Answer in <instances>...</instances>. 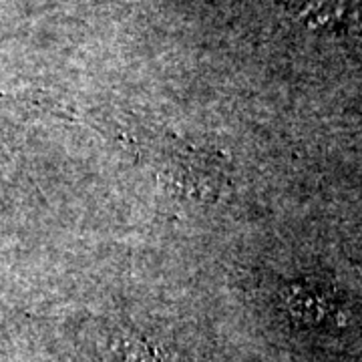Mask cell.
Segmentation results:
<instances>
[{
    "instance_id": "cell-2",
    "label": "cell",
    "mask_w": 362,
    "mask_h": 362,
    "mask_svg": "<svg viewBox=\"0 0 362 362\" xmlns=\"http://www.w3.org/2000/svg\"><path fill=\"white\" fill-rule=\"evenodd\" d=\"M129 2H133V0H129Z\"/></svg>"
},
{
    "instance_id": "cell-1",
    "label": "cell",
    "mask_w": 362,
    "mask_h": 362,
    "mask_svg": "<svg viewBox=\"0 0 362 362\" xmlns=\"http://www.w3.org/2000/svg\"><path fill=\"white\" fill-rule=\"evenodd\" d=\"M288 306H290L292 316H296L298 320H308V322L320 320L328 312V304L324 302L322 296L312 294V290H300V288L290 292Z\"/></svg>"
}]
</instances>
